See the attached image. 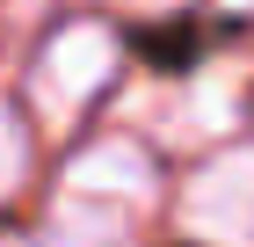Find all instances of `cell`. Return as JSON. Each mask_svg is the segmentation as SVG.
I'll list each match as a JSON object with an SVG mask.
<instances>
[{
    "label": "cell",
    "instance_id": "3957f363",
    "mask_svg": "<svg viewBox=\"0 0 254 247\" xmlns=\"http://www.w3.org/2000/svg\"><path fill=\"white\" fill-rule=\"evenodd\" d=\"M182 233L203 247H254V138L211 153L182 189Z\"/></svg>",
    "mask_w": 254,
    "mask_h": 247
},
{
    "label": "cell",
    "instance_id": "277c9868",
    "mask_svg": "<svg viewBox=\"0 0 254 247\" xmlns=\"http://www.w3.org/2000/svg\"><path fill=\"white\" fill-rule=\"evenodd\" d=\"M22 174H29V131H22V116L0 102V204L22 189Z\"/></svg>",
    "mask_w": 254,
    "mask_h": 247
},
{
    "label": "cell",
    "instance_id": "6da1fadb",
    "mask_svg": "<svg viewBox=\"0 0 254 247\" xmlns=\"http://www.w3.org/2000/svg\"><path fill=\"white\" fill-rule=\"evenodd\" d=\"M160 174L153 153L131 146V138H95L87 153H73L59 196H51V218H44V247H124L153 204Z\"/></svg>",
    "mask_w": 254,
    "mask_h": 247
},
{
    "label": "cell",
    "instance_id": "7a4b0ae2",
    "mask_svg": "<svg viewBox=\"0 0 254 247\" xmlns=\"http://www.w3.org/2000/svg\"><path fill=\"white\" fill-rule=\"evenodd\" d=\"M117 58H124V44H117L109 22H65L59 37L44 44L37 73H29L37 116H44V124H73V116L117 80Z\"/></svg>",
    "mask_w": 254,
    "mask_h": 247
}]
</instances>
